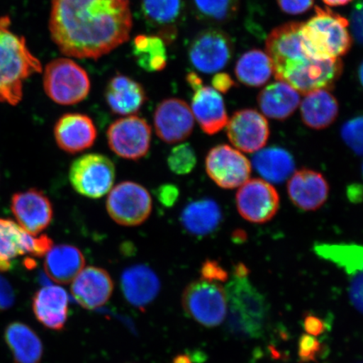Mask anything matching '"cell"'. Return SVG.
Segmentation results:
<instances>
[{"instance_id": "ac0fdd59", "label": "cell", "mask_w": 363, "mask_h": 363, "mask_svg": "<svg viewBox=\"0 0 363 363\" xmlns=\"http://www.w3.org/2000/svg\"><path fill=\"white\" fill-rule=\"evenodd\" d=\"M11 208L16 223L33 235L42 233L52 220V203L38 189L16 193L11 198Z\"/></svg>"}, {"instance_id": "7402d4cb", "label": "cell", "mask_w": 363, "mask_h": 363, "mask_svg": "<svg viewBox=\"0 0 363 363\" xmlns=\"http://www.w3.org/2000/svg\"><path fill=\"white\" fill-rule=\"evenodd\" d=\"M34 315L45 328L60 331L68 318V295L65 289L48 285L36 291L33 298Z\"/></svg>"}, {"instance_id": "b9f144b4", "label": "cell", "mask_w": 363, "mask_h": 363, "mask_svg": "<svg viewBox=\"0 0 363 363\" xmlns=\"http://www.w3.org/2000/svg\"><path fill=\"white\" fill-rule=\"evenodd\" d=\"M15 299L16 295L11 284L0 275V313L10 310L15 303Z\"/></svg>"}, {"instance_id": "bcb514c9", "label": "cell", "mask_w": 363, "mask_h": 363, "mask_svg": "<svg viewBox=\"0 0 363 363\" xmlns=\"http://www.w3.org/2000/svg\"><path fill=\"white\" fill-rule=\"evenodd\" d=\"M347 198L352 203H361L362 201V187L360 184H354L349 186L347 191Z\"/></svg>"}, {"instance_id": "277c9868", "label": "cell", "mask_w": 363, "mask_h": 363, "mask_svg": "<svg viewBox=\"0 0 363 363\" xmlns=\"http://www.w3.org/2000/svg\"><path fill=\"white\" fill-rule=\"evenodd\" d=\"M315 15L303 23L301 35L308 56L315 59L340 58L350 51L352 38L346 18L329 8L316 6Z\"/></svg>"}, {"instance_id": "836d02e7", "label": "cell", "mask_w": 363, "mask_h": 363, "mask_svg": "<svg viewBox=\"0 0 363 363\" xmlns=\"http://www.w3.org/2000/svg\"><path fill=\"white\" fill-rule=\"evenodd\" d=\"M199 20L219 25L233 21L238 15L240 0H192Z\"/></svg>"}, {"instance_id": "f546056e", "label": "cell", "mask_w": 363, "mask_h": 363, "mask_svg": "<svg viewBox=\"0 0 363 363\" xmlns=\"http://www.w3.org/2000/svg\"><path fill=\"white\" fill-rule=\"evenodd\" d=\"M254 169L269 184H281L292 176L295 169L294 158L280 147L261 149L252 157Z\"/></svg>"}, {"instance_id": "ffe728a7", "label": "cell", "mask_w": 363, "mask_h": 363, "mask_svg": "<svg viewBox=\"0 0 363 363\" xmlns=\"http://www.w3.org/2000/svg\"><path fill=\"white\" fill-rule=\"evenodd\" d=\"M287 189L290 201L295 206L302 211H314L328 201L330 186L320 172L301 169L290 177Z\"/></svg>"}, {"instance_id": "c3c4849f", "label": "cell", "mask_w": 363, "mask_h": 363, "mask_svg": "<svg viewBox=\"0 0 363 363\" xmlns=\"http://www.w3.org/2000/svg\"><path fill=\"white\" fill-rule=\"evenodd\" d=\"M352 1V0H323V2L326 4V6L330 7L347 6V4Z\"/></svg>"}, {"instance_id": "4dcf8cb0", "label": "cell", "mask_w": 363, "mask_h": 363, "mask_svg": "<svg viewBox=\"0 0 363 363\" xmlns=\"http://www.w3.org/2000/svg\"><path fill=\"white\" fill-rule=\"evenodd\" d=\"M238 79L247 87L259 88L274 74L271 59L259 49H252L238 59L235 67Z\"/></svg>"}, {"instance_id": "f1b7e54d", "label": "cell", "mask_w": 363, "mask_h": 363, "mask_svg": "<svg viewBox=\"0 0 363 363\" xmlns=\"http://www.w3.org/2000/svg\"><path fill=\"white\" fill-rule=\"evenodd\" d=\"M4 340L15 363H40L43 345L38 335L22 322H12L4 330Z\"/></svg>"}, {"instance_id": "e0dca14e", "label": "cell", "mask_w": 363, "mask_h": 363, "mask_svg": "<svg viewBox=\"0 0 363 363\" xmlns=\"http://www.w3.org/2000/svg\"><path fill=\"white\" fill-rule=\"evenodd\" d=\"M154 126L159 138L169 144L184 142L192 134L194 118L189 104L180 99H167L154 113Z\"/></svg>"}, {"instance_id": "8d00e7d4", "label": "cell", "mask_w": 363, "mask_h": 363, "mask_svg": "<svg viewBox=\"0 0 363 363\" xmlns=\"http://www.w3.org/2000/svg\"><path fill=\"white\" fill-rule=\"evenodd\" d=\"M340 135L349 148L357 155L362 154V117L357 116L345 123Z\"/></svg>"}, {"instance_id": "1f68e13d", "label": "cell", "mask_w": 363, "mask_h": 363, "mask_svg": "<svg viewBox=\"0 0 363 363\" xmlns=\"http://www.w3.org/2000/svg\"><path fill=\"white\" fill-rule=\"evenodd\" d=\"M314 251L322 259L343 269L349 280L362 276V247L358 245L317 243Z\"/></svg>"}, {"instance_id": "f35d334b", "label": "cell", "mask_w": 363, "mask_h": 363, "mask_svg": "<svg viewBox=\"0 0 363 363\" xmlns=\"http://www.w3.org/2000/svg\"><path fill=\"white\" fill-rule=\"evenodd\" d=\"M203 280L208 282L225 283L228 281L229 274L216 261L208 259L203 263L201 267Z\"/></svg>"}, {"instance_id": "f6af8a7d", "label": "cell", "mask_w": 363, "mask_h": 363, "mask_svg": "<svg viewBox=\"0 0 363 363\" xmlns=\"http://www.w3.org/2000/svg\"><path fill=\"white\" fill-rule=\"evenodd\" d=\"M212 85L213 89H215L217 92L226 94L235 87V83L229 74L220 72L214 76L212 79Z\"/></svg>"}, {"instance_id": "83f0119b", "label": "cell", "mask_w": 363, "mask_h": 363, "mask_svg": "<svg viewBox=\"0 0 363 363\" xmlns=\"http://www.w3.org/2000/svg\"><path fill=\"white\" fill-rule=\"evenodd\" d=\"M222 212L219 204L211 199H199L188 204L181 214L184 230L194 237H206L219 227Z\"/></svg>"}, {"instance_id": "ba28073f", "label": "cell", "mask_w": 363, "mask_h": 363, "mask_svg": "<svg viewBox=\"0 0 363 363\" xmlns=\"http://www.w3.org/2000/svg\"><path fill=\"white\" fill-rule=\"evenodd\" d=\"M108 193L107 211L117 224L140 225L151 215L152 199L143 185L125 181L115 186Z\"/></svg>"}, {"instance_id": "8fae6325", "label": "cell", "mask_w": 363, "mask_h": 363, "mask_svg": "<svg viewBox=\"0 0 363 363\" xmlns=\"http://www.w3.org/2000/svg\"><path fill=\"white\" fill-rule=\"evenodd\" d=\"M108 147L117 156L139 160L149 152L152 128L142 117L129 116L117 120L107 131Z\"/></svg>"}, {"instance_id": "8992f818", "label": "cell", "mask_w": 363, "mask_h": 363, "mask_svg": "<svg viewBox=\"0 0 363 363\" xmlns=\"http://www.w3.org/2000/svg\"><path fill=\"white\" fill-rule=\"evenodd\" d=\"M182 305L186 314L208 328L223 323L228 311L225 289L220 284L203 279L187 286L182 297Z\"/></svg>"}, {"instance_id": "74e56055", "label": "cell", "mask_w": 363, "mask_h": 363, "mask_svg": "<svg viewBox=\"0 0 363 363\" xmlns=\"http://www.w3.org/2000/svg\"><path fill=\"white\" fill-rule=\"evenodd\" d=\"M324 345L315 337L303 334L298 340V357L303 363L316 362L323 355Z\"/></svg>"}, {"instance_id": "7c38bea8", "label": "cell", "mask_w": 363, "mask_h": 363, "mask_svg": "<svg viewBox=\"0 0 363 363\" xmlns=\"http://www.w3.org/2000/svg\"><path fill=\"white\" fill-rule=\"evenodd\" d=\"M52 247L47 235H31L10 219L0 218V272H7L13 262L22 256L40 257Z\"/></svg>"}, {"instance_id": "9a60e30c", "label": "cell", "mask_w": 363, "mask_h": 363, "mask_svg": "<svg viewBox=\"0 0 363 363\" xmlns=\"http://www.w3.org/2000/svg\"><path fill=\"white\" fill-rule=\"evenodd\" d=\"M186 80L194 90L190 108L194 119L204 133H219L229 120L223 98L215 89L203 85L202 79L194 72H190Z\"/></svg>"}, {"instance_id": "6da1fadb", "label": "cell", "mask_w": 363, "mask_h": 363, "mask_svg": "<svg viewBox=\"0 0 363 363\" xmlns=\"http://www.w3.org/2000/svg\"><path fill=\"white\" fill-rule=\"evenodd\" d=\"M128 0H52L49 30L62 54L99 59L130 38Z\"/></svg>"}, {"instance_id": "ab89813d", "label": "cell", "mask_w": 363, "mask_h": 363, "mask_svg": "<svg viewBox=\"0 0 363 363\" xmlns=\"http://www.w3.org/2000/svg\"><path fill=\"white\" fill-rule=\"evenodd\" d=\"M362 0H356L350 17L351 35L358 45L362 43Z\"/></svg>"}, {"instance_id": "2e32d148", "label": "cell", "mask_w": 363, "mask_h": 363, "mask_svg": "<svg viewBox=\"0 0 363 363\" xmlns=\"http://www.w3.org/2000/svg\"><path fill=\"white\" fill-rule=\"evenodd\" d=\"M225 127L230 143L240 152L259 151L266 146L270 136L269 122L264 116L253 108L234 113Z\"/></svg>"}, {"instance_id": "cb8c5ba5", "label": "cell", "mask_w": 363, "mask_h": 363, "mask_svg": "<svg viewBox=\"0 0 363 363\" xmlns=\"http://www.w3.org/2000/svg\"><path fill=\"white\" fill-rule=\"evenodd\" d=\"M121 282L126 301L138 308L152 303L160 290V281L155 272L145 265L128 267L122 274Z\"/></svg>"}, {"instance_id": "e575fe53", "label": "cell", "mask_w": 363, "mask_h": 363, "mask_svg": "<svg viewBox=\"0 0 363 363\" xmlns=\"http://www.w3.org/2000/svg\"><path fill=\"white\" fill-rule=\"evenodd\" d=\"M142 7L147 20L162 26L179 21L184 9L182 0H143Z\"/></svg>"}, {"instance_id": "7a4b0ae2", "label": "cell", "mask_w": 363, "mask_h": 363, "mask_svg": "<svg viewBox=\"0 0 363 363\" xmlns=\"http://www.w3.org/2000/svg\"><path fill=\"white\" fill-rule=\"evenodd\" d=\"M9 16L0 17V103L21 101L26 79L43 72L42 63L23 36L13 33Z\"/></svg>"}, {"instance_id": "5bb4252c", "label": "cell", "mask_w": 363, "mask_h": 363, "mask_svg": "<svg viewBox=\"0 0 363 363\" xmlns=\"http://www.w3.org/2000/svg\"><path fill=\"white\" fill-rule=\"evenodd\" d=\"M206 169L210 178L225 189L240 187L249 179L252 164L239 150L219 145L207 154Z\"/></svg>"}, {"instance_id": "d590c367", "label": "cell", "mask_w": 363, "mask_h": 363, "mask_svg": "<svg viewBox=\"0 0 363 363\" xmlns=\"http://www.w3.org/2000/svg\"><path fill=\"white\" fill-rule=\"evenodd\" d=\"M197 157L194 148L188 143L179 144L172 149L167 157L169 169L177 175H187L196 166Z\"/></svg>"}, {"instance_id": "d6986e66", "label": "cell", "mask_w": 363, "mask_h": 363, "mask_svg": "<svg viewBox=\"0 0 363 363\" xmlns=\"http://www.w3.org/2000/svg\"><path fill=\"white\" fill-rule=\"evenodd\" d=\"M113 290V282L110 274L98 267H85L72 281V296L86 310H95L106 305Z\"/></svg>"}, {"instance_id": "4fadbf2b", "label": "cell", "mask_w": 363, "mask_h": 363, "mask_svg": "<svg viewBox=\"0 0 363 363\" xmlns=\"http://www.w3.org/2000/svg\"><path fill=\"white\" fill-rule=\"evenodd\" d=\"M239 188L235 201L243 219L251 223L263 224L278 213L279 194L269 182L262 179H248Z\"/></svg>"}, {"instance_id": "5b68a950", "label": "cell", "mask_w": 363, "mask_h": 363, "mask_svg": "<svg viewBox=\"0 0 363 363\" xmlns=\"http://www.w3.org/2000/svg\"><path fill=\"white\" fill-rule=\"evenodd\" d=\"M43 85L48 96L62 106L84 101L91 89L87 72L68 58H57L48 63L45 67Z\"/></svg>"}, {"instance_id": "7bdbcfd3", "label": "cell", "mask_w": 363, "mask_h": 363, "mask_svg": "<svg viewBox=\"0 0 363 363\" xmlns=\"http://www.w3.org/2000/svg\"><path fill=\"white\" fill-rule=\"evenodd\" d=\"M303 328L306 334L313 337H320L325 331L326 326L325 321L321 318L308 313L303 316Z\"/></svg>"}, {"instance_id": "52a82bcc", "label": "cell", "mask_w": 363, "mask_h": 363, "mask_svg": "<svg viewBox=\"0 0 363 363\" xmlns=\"http://www.w3.org/2000/svg\"><path fill=\"white\" fill-rule=\"evenodd\" d=\"M70 183L85 197L99 199L111 191L116 179V167L101 154H86L72 163Z\"/></svg>"}, {"instance_id": "484cf974", "label": "cell", "mask_w": 363, "mask_h": 363, "mask_svg": "<svg viewBox=\"0 0 363 363\" xmlns=\"http://www.w3.org/2000/svg\"><path fill=\"white\" fill-rule=\"evenodd\" d=\"M257 103L263 115L271 119L284 121L297 110L301 96L292 86L284 81H278L261 91Z\"/></svg>"}, {"instance_id": "60d3db41", "label": "cell", "mask_w": 363, "mask_h": 363, "mask_svg": "<svg viewBox=\"0 0 363 363\" xmlns=\"http://www.w3.org/2000/svg\"><path fill=\"white\" fill-rule=\"evenodd\" d=\"M315 0H277L280 10L288 15L298 16L310 11Z\"/></svg>"}, {"instance_id": "d6a6232c", "label": "cell", "mask_w": 363, "mask_h": 363, "mask_svg": "<svg viewBox=\"0 0 363 363\" xmlns=\"http://www.w3.org/2000/svg\"><path fill=\"white\" fill-rule=\"evenodd\" d=\"M133 51L136 62L147 72L164 69L167 63L164 42L156 35H140L133 43Z\"/></svg>"}, {"instance_id": "681fc988", "label": "cell", "mask_w": 363, "mask_h": 363, "mask_svg": "<svg viewBox=\"0 0 363 363\" xmlns=\"http://www.w3.org/2000/svg\"><path fill=\"white\" fill-rule=\"evenodd\" d=\"M172 363H194L189 355H179L174 358Z\"/></svg>"}, {"instance_id": "f907efd6", "label": "cell", "mask_w": 363, "mask_h": 363, "mask_svg": "<svg viewBox=\"0 0 363 363\" xmlns=\"http://www.w3.org/2000/svg\"><path fill=\"white\" fill-rule=\"evenodd\" d=\"M362 69H363V66H362V62H361L359 68H358V72H357L358 79H359V83L361 84H362V80H363L362 79V74H363Z\"/></svg>"}, {"instance_id": "7dc6e473", "label": "cell", "mask_w": 363, "mask_h": 363, "mask_svg": "<svg viewBox=\"0 0 363 363\" xmlns=\"http://www.w3.org/2000/svg\"><path fill=\"white\" fill-rule=\"evenodd\" d=\"M248 274L249 270L247 267L243 264V263H238V264L235 267L233 276L243 278V277H248Z\"/></svg>"}, {"instance_id": "ee69618b", "label": "cell", "mask_w": 363, "mask_h": 363, "mask_svg": "<svg viewBox=\"0 0 363 363\" xmlns=\"http://www.w3.org/2000/svg\"><path fill=\"white\" fill-rule=\"evenodd\" d=\"M157 197L163 206H172L179 198V189L174 185H162L157 189Z\"/></svg>"}, {"instance_id": "44dd1931", "label": "cell", "mask_w": 363, "mask_h": 363, "mask_svg": "<svg viewBox=\"0 0 363 363\" xmlns=\"http://www.w3.org/2000/svg\"><path fill=\"white\" fill-rule=\"evenodd\" d=\"M54 136L63 151L76 154L93 146L97 138V129L88 116L69 113L59 118L54 127Z\"/></svg>"}, {"instance_id": "30bf717a", "label": "cell", "mask_w": 363, "mask_h": 363, "mask_svg": "<svg viewBox=\"0 0 363 363\" xmlns=\"http://www.w3.org/2000/svg\"><path fill=\"white\" fill-rule=\"evenodd\" d=\"M303 23L289 22L272 30L266 40V53L271 59L275 79L280 74L308 59L303 47L301 28Z\"/></svg>"}, {"instance_id": "9c48e42d", "label": "cell", "mask_w": 363, "mask_h": 363, "mask_svg": "<svg viewBox=\"0 0 363 363\" xmlns=\"http://www.w3.org/2000/svg\"><path fill=\"white\" fill-rule=\"evenodd\" d=\"M234 52L233 40L225 31L208 28L201 31L190 43L189 61L198 71L212 74L228 65Z\"/></svg>"}, {"instance_id": "3957f363", "label": "cell", "mask_w": 363, "mask_h": 363, "mask_svg": "<svg viewBox=\"0 0 363 363\" xmlns=\"http://www.w3.org/2000/svg\"><path fill=\"white\" fill-rule=\"evenodd\" d=\"M225 292L231 333L247 339L262 337L269 312L265 297L250 283L248 277L234 276L227 284Z\"/></svg>"}, {"instance_id": "d4e9b609", "label": "cell", "mask_w": 363, "mask_h": 363, "mask_svg": "<svg viewBox=\"0 0 363 363\" xmlns=\"http://www.w3.org/2000/svg\"><path fill=\"white\" fill-rule=\"evenodd\" d=\"M45 274L54 282L67 284L84 269L85 258L78 247L62 244L52 247L45 255Z\"/></svg>"}, {"instance_id": "603a6c76", "label": "cell", "mask_w": 363, "mask_h": 363, "mask_svg": "<svg viewBox=\"0 0 363 363\" xmlns=\"http://www.w3.org/2000/svg\"><path fill=\"white\" fill-rule=\"evenodd\" d=\"M106 99L113 113L129 116L135 115L143 106L147 101V94L138 82L118 74L108 82Z\"/></svg>"}, {"instance_id": "4316f807", "label": "cell", "mask_w": 363, "mask_h": 363, "mask_svg": "<svg viewBox=\"0 0 363 363\" xmlns=\"http://www.w3.org/2000/svg\"><path fill=\"white\" fill-rule=\"evenodd\" d=\"M299 104L302 121L311 129H326L334 123L338 116L337 99L328 89L312 91L305 95Z\"/></svg>"}]
</instances>
